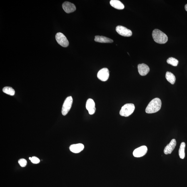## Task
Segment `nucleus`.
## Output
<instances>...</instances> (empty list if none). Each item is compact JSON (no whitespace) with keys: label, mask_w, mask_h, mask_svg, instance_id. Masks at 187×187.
Listing matches in <instances>:
<instances>
[{"label":"nucleus","mask_w":187,"mask_h":187,"mask_svg":"<svg viewBox=\"0 0 187 187\" xmlns=\"http://www.w3.org/2000/svg\"><path fill=\"white\" fill-rule=\"evenodd\" d=\"M161 102L159 98L153 99L148 104L146 109V112L148 114L156 113L161 109Z\"/></svg>","instance_id":"obj_1"},{"label":"nucleus","mask_w":187,"mask_h":187,"mask_svg":"<svg viewBox=\"0 0 187 187\" xmlns=\"http://www.w3.org/2000/svg\"><path fill=\"white\" fill-rule=\"evenodd\" d=\"M152 36L155 42L159 44H165L168 41L167 35L158 29H155L153 31Z\"/></svg>","instance_id":"obj_2"},{"label":"nucleus","mask_w":187,"mask_h":187,"mask_svg":"<svg viewBox=\"0 0 187 187\" xmlns=\"http://www.w3.org/2000/svg\"><path fill=\"white\" fill-rule=\"evenodd\" d=\"M135 110L134 105L129 103L124 105L121 108L120 114L121 116L128 117L132 114Z\"/></svg>","instance_id":"obj_3"},{"label":"nucleus","mask_w":187,"mask_h":187,"mask_svg":"<svg viewBox=\"0 0 187 187\" xmlns=\"http://www.w3.org/2000/svg\"><path fill=\"white\" fill-rule=\"evenodd\" d=\"M73 99L71 96L68 97L65 100L62 109V114L63 116H66L71 108L73 104Z\"/></svg>","instance_id":"obj_4"},{"label":"nucleus","mask_w":187,"mask_h":187,"mask_svg":"<svg viewBox=\"0 0 187 187\" xmlns=\"http://www.w3.org/2000/svg\"><path fill=\"white\" fill-rule=\"evenodd\" d=\"M56 39L58 44L63 47H67L69 46V41L62 33H58L56 35Z\"/></svg>","instance_id":"obj_5"},{"label":"nucleus","mask_w":187,"mask_h":187,"mask_svg":"<svg viewBox=\"0 0 187 187\" xmlns=\"http://www.w3.org/2000/svg\"><path fill=\"white\" fill-rule=\"evenodd\" d=\"M109 70L107 68H103L98 72L97 77L98 79L103 81H106L109 77Z\"/></svg>","instance_id":"obj_6"},{"label":"nucleus","mask_w":187,"mask_h":187,"mask_svg":"<svg viewBox=\"0 0 187 187\" xmlns=\"http://www.w3.org/2000/svg\"><path fill=\"white\" fill-rule=\"evenodd\" d=\"M116 31L118 34L124 36L129 37L133 34L131 30L122 26H117Z\"/></svg>","instance_id":"obj_7"},{"label":"nucleus","mask_w":187,"mask_h":187,"mask_svg":"<svg viewBox=\"0 0 187 187\" xmlns=\"http://www.w3.org/2000/svg\"><path fill=\"white\" fill-rule=\"evenodd\" d=\"M147 150V148L146 146L140 147L134 150L133 153V155L136 157H140L146 154Z\"/></svg>","instance_id":"obj_8"},{"label":"nucleus","mask_w":187,"mask_h":187,"mask_svg":"<svg viewBox=\"0 0 187 187\" xmlns=\"http://www.w3.org/2000/svg\"><path fill=\"white\" fill-rule=\"evenodd\" d=\"M95 103L94 100L91 98L88 99L86 103V108L90 115L94 114L96 111V108L95 107Z\"/></svg>","instance_id":"obj_9"},{"label":"nucleus","mask_w":187,"mask_h":187,"mask_svg":"<svg viewBox=\"0 0 187 187\" xmlns=\"http://www.w3.org/2000/svg\"><path fill=\"white\" fill-rule=\"evenodd\" d=\"M62 7L63 10L67 13L74 12L76 10V7L75 5L68 1H65L63 3Z\"/></svg>","instance_id":"obj_10"},{"label":"nucleus","mask_w":187,"mask_h":187,"mask_svg":"<svg viewBox=\"0 0 187 187\" xmlns=\"http://www.w3.org/2000/svg\"><path fill=\"white\" fill-rule=\"evenodd\" d=\"M176 145V141L175 139H173L171 140L169 144L167 145L165 147L164 150V153L165 154L168 155L171 154Z\"/></svg>","instance_id":"obj_11"},{"label":"nucleus","mask_w":187,"mask_h":187,"mask_svg":"<svg viewBox=\"0 0 187 187\" xmlns=\"http://www.w3.org/2000/svg\"><path fill=\"white\" fill-rule=\"evenodd\" d=\"M138 68L139 73L142 76H146L150 71L149 67L144 63L139 64Z\"/></svg>","instance_id":"obj_12"},{"label":"nucleus","mask_w":187,"mask_h":187,"mask_svg":"<svg viewBox=\"0 0 187 187\" xmlns=\"http://www.w3.org/2000/svg\"><path fill=\"white\" fill-rule=\"evenodd\" d=\"M84 146L82 143L73 144L71 145L69 147L70 151L73 153H78L83 151Z\"/></svg>","instance_id":"obj_13"},{"label":"nucleus","mask_w":187,"mask_h":187,"mask_svg":"<svg viewBox=\"0 0 187 187\" xmlns=\"http://www.w3.org/2000/svg\"><path fill=\"white\" fill-rule=\"evenodd\" d=\"M94 40L96 42L102 43H112L113 42V40L102 36H95Z\"/></svg>","instance_id":"obj_14"},{"label":"nucleus","mask_w":187,"mask_h":187,"mask_svg":"<svg viewBox=\"0 0 187 187\" xmlns=\"http://www.w3.org/2000/svg\"><path fill=\"white\" fill-rule=\"evenodd\" d=\"M110 4L112 7L116 9L121 10L124 8V5L118 0H111L110 1Z\"/></svg>","instance_id":"obj_15"},{"label":"nucleus","mask_w":187,"mask_h":187,"mask_svg":"<svg viewBox=\"0 0 187 187\" xmlns=\"http://www.w3.org/2000/svg\"><path fill=\"white\" fill-rule=\"evenodd\" d=\"M166 78L167 81L172 84H174L176 81V78L173 73L167 71L166 74Z\"/></svg>","instance_id":"obj_16"},{"label":"nucleus","mask_w":187,"mask_h":187,"mask_svg":"<svg viewBox=\"0 0 187 187\" xmlns=\"http://www.w3.org/2000/svg\"><path fill=\"white\" fill-rule=\"evenodd\" d=\"M185 143L184 142L182 143L180 146L179 150V155L180 158L182 159H184L185 156Z\"/></svg>","instance_id":"obj_17"},{"label":"nucleus","mask_w":187,"mask_h":187,"mask_svg":"<svg viewBox=\"0 0 187 187\" xmlns=\"http://www.w3.org/2000/svg\"><path fill=\"white\" fill-rule=\"evenodd\" d=\"M3 92L11 96H14L15 94L14 90L10 87H5L3 88Z\"/></svg>","instance_id":"obj_18"},{"label":"nucleus","mask_w":187,"mask_h":187,"mask_svg":"<svg viewBox=\"0 0 187 187\" xmlns=\"http://www.w3.org/2000/svg\"><path fill=\"white\" fill-rule=\"evenodd\" d=\"M167 62L168 64L174 66H177L178 63V60L173 57H170L167 60Z\"/></svg>","instance_id":"obj_19"},{"label":"nucleus","mask_w":187,"mask_h":187,"mask_svg":"<svg viewBox=\"0 0 187 187\" xmlns=\"http://www.w3.org/2000/svg\"><path fill=\"white\" fill-rule=\"evenodd\" d=\"M18 163L22 167H25L27 165V161L24 159H21L18 161Z\"/></svg>","instance_id":"obj_20"},{"label":"nucleus","mask_w":187,"mask_h":187,"mask_svg":"<svg viewBox=\"0 0 187 187\" xmlns=\"http://www.w3.org/2000/svg\"><path fill=\"white\" fill-rule=\"evenodd\" d=\"M32 163L35 164H37V163H39L40 162V160L39 158L36 157H33L31 158L30 160Z\"/></svg>","instance_id":"obj_21"},{"label":"nucleus","mask_w":187,"mask_h":187,"mask_svg":"<svg viewBox=\"0 0 187 187\" xmlns=\"http://www.w3.org/2000/svg\"><path fill=\"white\" fill-rule=\"evenodd\" d=\"M185 10H186V11H187V4L185 5Z\"/></svg>","instance_id":"obj_22"}]
</instances>
